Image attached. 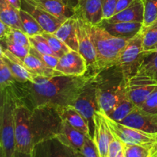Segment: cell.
I'll list each match as a JSON object with an SVG mask.
<instances>
[{"label":"cell","instance_id":"7","mask_svg":"<svg viewBox=\"0 0 157 157\" xmlns=\"http://www.w3.org/2000/svg\"><path fill=\"white\" fill-rule=\"evenodd\" d=\"M102 114L108 124L113 134L124 144H136L148 148H153L157 145V133H147L128 127L113 121L104 113Z\"/></svg>","mask_w":157,"mask_h":157},{"label":"cell","instance_id":"14","mask_svg":"<svg viewBox=\"0 0 157 157\" xmlns=\"http://www.w3.org/2000/svg\"><path fill=\"white\" fill-rule=\"evenodd\" d=\"M121 124L147 133H157V113L144 111L136 107Z\"/></svg>","mask_w":157,"mask_h":157},{"label":"cell","instance_id":"35","mask_svg":"<svg viewBox=\"0 0 157 157\" xmlns=\"http://www.w3.org/2000/svg\"><path fill=\"white\" fill-rule=\"evenodd\" d=\"M7 39L17 43V44L25 46L28 48H30L31 46H32L31 45L30 40H29V37L23 31L19 30V29L12 28V32H11L10 35H9Z\"/></svg>","mask_w":157,"mask_h":157},{"label":"cell","instance_id":"18","mask_svg":"<svg viewBox=\"0 0 157 157\" xmlns=\"http://www.w3.org/2000/svg\"><path fill=\"white\" fill-rule=\"evenodd\" d=\"M28 1L64 21L75 16V6L76 2H71V0H28Z\"/></svg>","mask_w":157,"mask_h":157},{"label":"cell","instance_id":"24","mask_svg":"<svg viewBox=\"0 0 157 157\" xmlns=\"http://www.w3.org/2000/svg\"><path fill=\"white\" fill-rule=\"evenodd\" d=\"M136 107L133 101L130 100L126 90L121 95V98L113 109L107 115L117 122H122Z\"/></svg>","mask_w":157,"mask_h":157},{"label":"cell","instance_id":"42","mask_svg":"<svg viewBox=\"0 0 157 157\" xmlns=\"http://www.w3.org/2000/svg\"><path fill=\"white\" fill-rule=\"evenodd\" d=\"M134 0H118L117 3L116 11H115V14L119 13L121 11L127 9L130 4H131ZM114 14V15H115Z\"/></svg>","mask_w":157,"mask_h":157},{"label":"cell","instance_id":"9","mask_svg":"<svg viewBox=\"0 0 157 157\" xmlns=\"http://www.w3.org/2000/svg\"><path fill=\"white\" fill-rule=\"evenodd\" d=\"M96 80L91 81L84 89L79 98L75 101L74 107L82 115L88 124L92 138L94 132V115L98 110L96 98Z\"/></svg>","mask_w":157,"mask_h":157},{"label":"cell","instance_id":"3","mask_svg":"<svg viewBox=\"0 0 157 157\" xmlns=\"http://www.w3.org/2000/svg\"><path fill=\"white\" fill-rule=\"evenodd\" d=\"M0 113V157H14L15 153V134L14 110L15 98L12 87L1 91Z\"/></svg>","mask_w":157,"mask_h":157},{"label":"cell","instance_id":"29","mask_svg":"<svg viewBox=\"0 0 157 157\" xmlns=\"http://www.w3.org/2000/svg\"><path fill=\"white\" fill-rule=\"evenodd\" d=\"M41 35L46 38L51 49L54 52L55 56L58 57V58L64 56L65 54H67V52L71 50L65 43L63 42L56 35H54V33H48V32H44V33L41 34Z\"/></svg>","mask_w":157,"mask_h":157},{"label":"cell","instance_id":"38","mask_svg":"<svg viewBox=\"0 0 157 157\" xmlns=\"http://www.w3.org/2000/svg\"><path fill=\"white\" fill-rule=\"evenodd\" d=\"M140 108L149 113H157V89L150 95Z\"/></svg>","mask_w":157,"mask_h":157},{"label":"cell","instance_id":"39","mask_svg":"<svg viewBox=\"0 0 157 157\" xmlns=\"http://www.w3.org/2000/svg\"><path fill=\"white\" fill-rule=\"evenodd\" d=\"M118 0H104L103 4V20L109 19L113 16Z\"/></svg>","mask_w":157,"mask_h":157},{"label":"cell","instance_id":"10","mask_svg":"<svg viewBox=\"0 0 157 157\" xmlns=\"http://www.w3.org/2000/svg\"><path fill=\"white\" fill-rule=\"evenodd\" d=\"M32 157H76V153L73 149L54 136L35 145Z\"/></svg>","mask_w":157,"mask_h":157},{"label":"cell","instance_id":"28","mask_svg":"<svg viewBox=\"0 0 157 157\" xmlns=\"http://www.w3.org/2000/svg\"><path fill=\"white\" fill-rule=\"evenodd\" d=\"M140 32L143 36L144 52L156 50L157 47V19L150 25L142 27Z\"/></svg>","mask_w":157,"mask_h":157},{"label":"cell","instance_id":"6","mask_svg":"<svg viewBox=\"0 0 157 157\" xmlns=\"http://www.w3.org/2000/svg\"><path fill=\"white\" fill-rule=\"evenodd\" d=\"M141 31V30H140ZM145 52L143 46V36L140 32L130 38L124 48L120 58L117 67L122 75V78L127 82L131 77L136 75L137 70L142 62Z\"/></svg>","mask_w":157,"mask_h":157},{"label":"cell","instance_id":"23","mask_svg":"<svg viewBox=\"0 0 157 157\" xmlns=\"http://www.w3.org/2000/svg\"><path fill=\"white\" fill-rule=\"evenodd\" d=\"M144 6L143 0H134L127 9L115 14L109 19L107 22H144Z\"/></svg>","mask_w":157,"mask_h":157},{"label":"cell","instance_id":"19","mask_svg":"<svg viewBox=\"0 0 157 157\" xmlns=\"http://www.w3.org/2000/svg\"><path fill=\"white\" fill-rule=\"evenodd\" d=\"M55 136L63 144L78 152H81L87 137L84 133L63 121Z\"/></svg>","mask_w":157,"mask_h":157},{"label":"cell","instance_id":"41","mask_svg":"<svg viewBox=\"0 0 157 157\" xmlns=\"http://www.w3.org/2000/svg\"><path fill=\"white\" fill-rule=\"evenodd\" d=\"M12 28L0 21V38L1 40L7 39L12 32Z\"/></svg>","mask_w":157,"mask_h":157},{"label":"cell","instance_id":"45","mask_svg":"<svg viewBox=\"0 0 157 157\" xmlns=\"http://www.w3.org/2000/svg\"><path fill=\"white\" fill-rule=\"evenodd\" d=\"M150 157H157V145L155 146L153 149H152L151 155Z\"/></svg>","mask_w":157,"mask_h":157},{"label":"cell","instance_id":"43","mask_svg":"<svg viewBox=\"0 0 157 157\" xmlns=\"http://www.w3.org/2000/svg\"><path fill=\"white\" fill-rule=\"evenodd\" d=\"M12 6L16 8L17 9L20 10L21 7V0H7Z\"/></svg>","mask_w":157,"mask_h":157},{"label":"cell","instance_id":"37","mask_svg":"<svg viewBox=\"0 0 157 157\" xmlns=\"http://www.w3.org/2000/svg\"><path fill=\"white\" fill-rule=\"evenodd\" d=\"M80 153L84 157H100L99 153L93 139L87 136Z\"/></svg>","mask_w":157,"mask_h":157},{"label":"cell","instance_id":"36","mask_svg":"<svg viewBox=\"0 0 157 157\" xmlns=\"http://www.w3.org/2000/svg\"><path fill=\"white\" fill-rule=\"evenodd\" d=\"M29 53L31 55H34V56L37 57L38 59L41 60L46 66H48V67L52 69H55L57 64H58V61H59V58H57V57L53 56V55H44V54H41L40 52H38L36 49L34 48L32 46H31L30 51H29Z\"/></svg>","mask_w":157,"mask_h":157},{"label":"cell","instance_id":"47","mask_svg":"<svg viewBox=\"0 0 157 157\" xmlns=\"http://www.w3.org/2000/svg\"><path fill=\"white\" fill-rule=\"evenodd\" d=\"M75 153H76V157H84L81 153H80V152L75 151Z\"/></svg>","mask_w":157,"mask_h":157},{"label":"cell","instance_id":"44","mask_svg":"<svg viewBox=\"0 0 157 157\" xmlns=\"http://www.w3.org/2000/svg\"><path fill=\"white\" fill-rule=\"evenodd\" d=\"M14 157H32V154H27V153H23L18 151H15V156Z\"/></svg>","mask_w":157,"mask_h":157},{"label":"cell","instance_id":"12","mask_svg":"<svg viewBox=\"0 0 157 157\" xmlns=\"http://www.w3.org/2000/svg\"><path fill=\"white\" fill-rule=\"evenodd\" d=\"M87 62L84 57L78 52L71 50L59 58L55 70L62 75L68 76H83L87 70Z\"/></svg>","mask_w":157,"mask_h":157},{"label":"cell","instance_id":"20","mask_svg":"<svg viewBox=\"0 0 157 157\" xmlns=\"http://www.w3.org/2000/svg\"><path fill=\"white\" fill-rule=\"evenodd\" d=\"M54 35L71 50L78 52V18L76 16L64 21Z\"/></svg>","mask_w":157,"mask_h":157},{"label":"cell","instance_id":"33","mask_svg":"<svg viewBox=\"0 0 157 157\" xmlns=\"http://www.w3.org/2000/svg\"><path fill=\"white\" fill-rule=\"evenodd\" d=\"M1 45L4 48L8 49L9 52L14 54L15 56L18 57V58L22 60H24L29 55L30 48H28L25 46L13 42V41H10L9 39L1 40Z\"/></svg>","mask_w":157,"mask_h":157},{"label":"cell","instance_id":"21","mask_svg":"<svg viewBox=\"0 0 157 157\" xmlns=\"http://www.w3.org/2000/svg\"><path fill=\"white\" fill-rule=\"evenodd\" d=\"M99 26L104 28L110 35L118 38H131L137 35L142 29L143 23L140 22H107L103 20Z\"/></svg>","mask_w":157,"mask_h":157},{"label":"cell","instance_id":"48","mask_svg":"<svg viewBox=\"0 0 157 157\" xmlns=\"http://www.w3.org/2000/svg\"><path fill=\"white\" fill-rule=\"evenodd\" d=\"M156 49H157V47H156Z\"/></svg>","mask_w":157,"mask_h":157},{"label":"cell","instance_id":"15","mask_svg":"<svg viewBox=\"0 0 157 157\" xmlns=\"http://www.w3.org/2000/svg\"><path fill=\"white\" fill-rule=\"evenodd\" d=\"M21 9L32 15L37 20L43 30L48 33H55L64 21L41 8L32 4L28 0H21Z\"/></svg>","mask_w":157,"mask_h":157},{"label":"cell","instance_id":"25","mask_svg":"<svg viewBox=\"0 0 157 157\" xmlns=\"http://www.w3.org/2000/svg\"><path fill=\"white\" fill-rule=\"evenodd\" d=\"M0 21L13 29L23 31L19 10L7 0H0Z\"/></svg>","mask_w":157,"mask_h":157},{"label":"cell","instance_id":"32","mask_svg":"<svg viewBox=\"0 0 157 157\" xmlns=\"http://www.w3.org/2000/svg\"><path fill=\"white\" fill-rule=\"evenodd\" d=\"M15 81L9 66L0 58V90L2 91L7 87H11Z\"/></svg>","mask_w":157,"mask_h":157},{"label":"cell","instance_id":"46","mask_svg":"<svg viewBox=\"0 0 157 157\" xmlns=\"http://www.w3.org/2000/svg\"><path fill=\"white\" fill-rule=\"evenodd\" d=\"M117 157H125V156H124V150H121V151L119 153H118V155H117Z\"/></svg>","mask_w":157,"mask_h":157},{"label":"cell","instance_id":"22","mask_svg":"<svg viewBox=\"0 0 157 157\" xmlns=\"http://www.w3.org/2000/svg\"><path fill=\"white\" fill-rule=\"evenodd\" d=\"M56 109L61 121L78 129L88 137L92 138L88 124L73 105L56 107Z\"/></svg>","mask_w":157,"mask_h":157},{"label":"cell","instance_id":"5","mask_svg":"<svg viewBox=\"0 0 157 157\" xmlns=\"http://www.w3.org/2000/svg\"><path fill=\"white\" fill-rule=\"evenodd\" d=\"M31 115L32 110L27 106L16 101L14 110L15 150L27 154H32L35 147L32 138Z\"/></svg>","mask_w":157,"mask_h":157},{"label":"cell","instance_id":"17","mask_svg":"<svg viewBox=\"0 0 157 157\" xmlns=\"http://www.w3.org/2000/svg\"><path fill=\"white\" fill-rule=\"evenodd\" d=\"M104 0H76L75 16L87 22L99 25L103 21Z\"/></svg>","mask_w":157,"mask_h":157},{"label":"cell","instance_id":"11","mask_svg":"<svg viewBox=\"0 0 157 157\" xmlns=\"http://www.w3.org/2000/svg\"><path fill=\"white\" fill-rule=\"evenodd\" d=\"M125 84L123 78L117 85L111 87H99L96 84V98L100 112L107 114L114 107L125 90Z\"/></svg>","mask_w":157,"mask_h":157},{"label":"cell","instance_id":"8","mask_svg":"<svg viewBox=\"0 0 157 157\" xmlns=\"http://www.w3.org/2000/svg\"><path fill=\"white\" fill-rule=\"evenodd\" d=\"M125 84L129 98L137 107H141L150 95L157 89V81L145 75H133Z\"/></svg>","mask_w":157,"mask_h":157},{"label":"cell","instance_id":"40","mask_svg":"<svg viewBox=\"0 0 157 157\" xmlns=\"http://www.w3.org/2000/svg\"><path fill=\"white\" fill-rule=\"evenodd\" d=\"M123 150H124L123 143L113 135V138L109 145L108 157H117L118 153Z\"/></svg>","mask_w":157,"mask_h":157},{"label":"cell","instance_id":"27","mask_svg":"<svg viewBox=\"0 0 157 157\" xmlns=\"http://www.w3.org/2000/svg\"><path fill=\"white\" fill-rule=\"evenodd\" d=\"M20 17L21 20L23 32L29 37L35 36L37 35H41L44 31L40 26L37 20L32 15L25 11L20 9Z\"/></svg>","mask_w":157,"mask_h":157},{"label":"cell","instance_id":"34","mask_svg":"<svg viewBox=\"0 0 157 157\" xmlns=\"http://www.w3.org/2000/svg\"><path fill=\"white\" fill-rule=\"evenodd\" d=\"M29 40H30L31 45L34 48L36 49L38 52H40L41 54H44V55L55 56L54 52L51 49L47 40H46V38L44 36H42V35H35V36L29 37Z\"/></svg>","mask_w":157,"mask_h":157},{"label":"cell","instance_id":"2","mask_svg":"<svg viewBox=\"0 0 157 157\" xmlns=\"http://www.w3.org/2000/svg\"><path fill=\"white\" fill-rule=\"evenodd\" d=\"M86 23L96 48L97 61L94 70L101 71L117 66L121 53L130 38L113 36L98 25L87 21Z\"/></svg>","mask_w":157,"mask_h":157},{"label":"cell","instance_id":"13","mask_svg":"<svg viewBox=\"0 0 157 157\" xmlns=\"http://www.w3.org/2000/svg\"><path fill=\"white\" fill-rule=\"evenodd\" d=\"M113 134L102 113L97 110L94 115V132L93 140L96 145L100 157H108L109 145Z\"/></svg>","mask_w":157,"mask_h":157},{"label":"cell","instance_id":"1","mask_svg":"<svg viewBox=\"0 0 157 157\" xmlns=\"http://www.w3.org/2000/svg\"><path fill=\"white\" fill-rule=\"evenodd\" d=\"M96 78L97 76L94 75H58L51 78L37 75L34 82L15 81L11 87L15 101L32 110L46 105L74 106L87 84Z\"/></svg>","mask_w":157,"mask_h":157},{"label":"cell","instance_id":"31","mask_svg":"<svg viewBox=\"0 0 157 157\" xmlns=\"http://www.w3.org/2000/svg\"><path fill=\"white\" fill-rule=\"evenodd\" d=\"M125 157H150L152 149L136 144H127L123 143Z\"/></svg>","mask_w":157,"mask_h":157},{"label":"cell","instance_id":"30","mask_svg":"<svg viewBox=\"0 0 157 157\" xmlns=\"http://www.w3.org/2000/svg\"><path fill=\"white\" fill-rule=\"evenodd\" d=\"M143 2L144 6L143 27H147L157 19V0H143Z\"/></svg>","mask_w":157,"mask_h":157},{"label":"cell","instance_id":"16","mask_svg":"<svg viewBox=\"0 0 157 157\" xmlns=\"http://www.w3.org/2000/svg\"><path fill=\"white\" fill-rule=\"evenodd\" d=\"M78 18V52L84 57L88 67L94 70L97 61V53L94 43L87 29V23Z\"/></svg>","mask_w":157,"mask_h":157},{"label":"cell","instance_id":"26","mask_svg":"<svg viewBox=\"0 0 157 157\" xmlns=\"http://www.w3.org/2000/svg\"><path fill=\"white\" fill-rule=\"evenodd\" d=\"M0 58L3 59V61L9 66L11 72H12L14 78H15V81H18V82H26V81L34 82L35 81V78L37 75H33L31 72H29L24 67L20 65L18 63L12 61V60L8 58L3 54H0Z\"/></svg>","mask_w":157,"mask_h":157},{"label":"cell","instance_id":"4","mask_svg":"<svg viewBox=\"0 0 157 157\" xmlns=\"http://www.w3.org/2000/svg\"><path fill=\"white\" fill-rule=\"evenodd\" d=\"M61 121L56 107L41 106L32 110L31 126L34 146L56 136Z\"/></svg>","mask_w":157,"mask_h":157}]
</instances>
